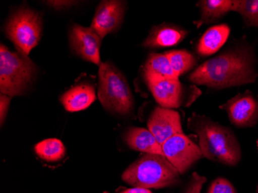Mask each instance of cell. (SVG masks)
<instances>
[{
  "label": "cell",
  "instance_id": "6da1fadb",
  "mask_svg": "<svg viewBox=\"0 0 258 193\" xmlns=\"http://www.w3.org/2000/svg\"><path fill=\"white\" fill-rule=\"evenodd\" d=\"M253 46L240 42L207 59L189 76V81L216 90L254 83L257 78Z\"/></svg>",
  "mask_w": 258,
  "mask_h": 193
},
{
  "label": "cell",
  "instance_id": "7a4b0ae2",
  "mask_svg": "<svg viewBox=\"0 0 258 193\" xmlns=\"http://www.w3.org/2000/svg\"><path fill=\"white\" fill-rule=\"evenodd\" d=\"M188 128L198 136L203 156L209 160L229 166H234L240 162L241 148L229 127L207 116L194 113L188 120Z\"/></svg>",
  "mask_w": 258,
  "mask_h": 193
},
{
  "label": "cell",
  "instance_id": "3957f363",
  "mask_svg": "<svg viewBox=\"0 0 258 193\" xmlns=\"http://www.w3.org/2000/svg\"><path fill=\"white\" fill-rule=\"evenodd\" d=\"M180 175L166 157L145 154L128 166L121 178L132 186L149 189L181 185Z\"/></svg>",
  "mask_w": 258,
  "mask_h": 193
},
{
  "label": "cell",
  "instance_id": "277c9868",
  "mask_svg": "<svg viewBox=\"0 0 258 193\" xmlns=\"http://www.w3.org/2000/svg\"><path fill=\"white\" fill-rule=\"evenodd\" d=\"M98 99L105 109L127 115L134 109L135 100L128 83L111 62L101 63L98 71Z\"/></svg>",
  "mask_w": 258,
  "mask_h": 193
},
{
  "label": "cell",
  "instance_id": "5b68a950",
  "mask_svg": "<svg viewBox=\"0 0 258 193\" xmlns=\"http://www.w3.org/2000/svg\"><path fill=\"white\" fill-rule=\"evenodd\" d=\"M37 68L27 55L0 46V91L10 97L23 95L34 78Z\"/></svg>",
  "mask_w": 258,
  "mask_h": 193
},
{
  "label": "cell",
  "instance_id": "8992f818",
  "mask_svg": "<svg viewBox=\"0 0 258 193\" xmlns=\"http://www.w3.org/2000/svg\"><path fill=\"white\" fill-rule=\"evenodd\" d=\"M5 32L18 52L28 56L41 39V16L30 9H19L9 19Z\"/></svg>",
  "mask_w": 258,
  "mask_h": 193
},
{
  "label": "cell",
  "instance_id": "52a82bcc",
  "mask_svg": "<svg viewBox=\"0 0 258 193\" xmlns=\"http://www.w3.org/2000/svg\"><path fill=\"white\" fill-rule=\"evenodd\" d=\"M164 156L181 175L185 173L203 157L200 146L185 135L172 136L162 146Z\"/></svg>",
  "mask_w": 258,
  "mask_h": 193
},
{
  "label": "cell",
  "instance_id": "ba28073f",
  "mask_svg": "<svg viewBox=\"0 0 258 193\" xmlns=\"http://www.w3.org/2000/svg\"><path fill=\"white\" fill-rule=\"evenodd\" d=\"M227 111L230 122L237 127H253L258 121V101L253 93H240L220 106Z\"/></svg>",
  "mask_w": 258,
  "mask_h": 193
},
{
  "label": "cell",
  "instance_id": "9c48e42d",
  "mask_svg": "<svg viewBox=\"0 0 258 193\" xmlns=\"http://www.w3.org/2000/svg\"><path fill=\"white\" fill-rule=\"evenodd\" d=\"M101 40L99 35L91 27L75 24L70 30L69 41L72 50L82 59L101 66L100 48Z\"/></svg>",
  "mask_w": 258,
  "mask_h": 193
},
{
  "label": "cell",
  "instance_id": "30bf717a",
  "mask_svg": "<svg viewBox=\"0 0 258 193\" xmlns=\"http://www.w3.org/2000/svg\"><path fill=\"white\" fill-rule=\"evenodd\" d=\"M125 9V2L123 1H102L95 12L91 28L97 32L101 39L109 33H114L121 27Z\"/></svg>",
  "mask_w": 258,
  "mask_h": 193
},
{
  "label": "cell",
  "instance_id": "8fae6325",
  "mask_svg": "<svg viewBox=\"0 0 258 193\" xmlns=\"http://www.w3.org/2000/svg\"><path fill=\"white\" fill-rule=\"evenodd\" d=\"M147 125L161 146L172 136L183 134L180 115L177 111L169 108H155L148 120Z\"/></svg>",
  "mask_w": 258,
  "mask_h": 193
},
{
  "label": "cell",
  "instance_id": "7c38bea8",
  "mask_svg": "<svg viewBox=\"0 0 258 193\" xmlns=\"http://www.w3.org/2000/svg\"><path fill=\"white\" fill-rule=\"evenodd\" d=\"M146 84L160 107L169 109L182 105L188 93L177 78L156 80Z\"/></svg>",
  "mask_w": 258,
  "mask_h": 193
},
{
  "label": "cell",
  "instance_id": "4fadbf2b",
  "mask_svg": "<svg viewBox=\"0 0 258 193\" xmlns=\"http://www.w3.org/2000/svg\"><path fill=\"white\" fill-rule=\"evenodd\" d=\"M188 35L185 29L173 24L163 23L153 27L143 46L147 48L168 47L180 43Z\"/></svg>",
  "mask_w": 258,
  "mask_h": 193
},
{
  "label": "cell",
  "instance_id": "5bb4252c",
  "mask_svg": "<svg viewBox=\"0 0 258 193\" xmlns=\"http://www.w3.org/2000/svg\"><path fill=\"white\" fill-rule=\"evenodd\" d=\"M60 100L65 109L70 112L83 111L96 100L95 89L87 83L78 84L62 94Z\"/></svg>",
  "mask_w": 258,
  "mask_h": 193
},
{
  "label": "cell",
  "instance_id": "9a60e30c",
  "mask_svg": "<svg viewBox=\"0 0 258 193\" xmlns=\"http://www.w3.org/2000/svg\"><path fill=\"white\" fill-rule=\"evenodd\" d=\"M124 141L133 150L164 156L162 146L149 129L130 127L124 133Z\"/></svg>",
  "mask_w": 258,
  "mask_h": 193
},
{
  "label": "cell",
  "instance_id": "2e32d148",
  "mask_svg": "<svg viewBox=\"0 0 258 193\" xmlns=\"http://www.w3.org/2000/svg\"><path fill=\"white\" fill-rule=\"evenodd\" d=\"M230 27L220 24L210 27L199 40L197 52L200 56H207L217 53L225 44L230 36Z\"/></svg>",
  "mask_w": 258,
  "mask_h": 193
},
{
  "label": "cell",
  "instance_id": "e0dca14e",
  "mask_svg": "<svg viewBox=\"0 0 258 193\" xmlns=\"http://www.w3.org/2000/svg\"><path fill=\"white\" fill-rule=\"evenodd\" d=\"M234 0H202L197 6L201 11V18L194 22L197 28L204 24L217 22L229 12L233 11Z\"/></svg>",
  "mask_w": 258,
  "mask_h": 193
},
{
  "label": "cell",
  "instance_id": "ac0fdd59",
  "mask_svg": "<svg viewBox=\"0 0 258 193\" xmlns=\"http://www.w3.org/2000/svg\"><path fill=\"white\" fill-rule=\"evenodd\" d=\"M143 73L146 83L165 78H176L165 53H150L145 63Z\"/></svg>",
  "mask_w": 258,
  "mask_h": 193
},
{
  "label": "cell",
  "instance_id": "d6986e66",
  "mask_svg": "<svg viewBox=\"0 0 258 193\" xmlns=\"http://www.w3.org/2000/svg\"><path fill=\"white\" fill-rule=\"evenodd\" d=\"M165 54L169 59L172 71L176 78H179L181 75L189 72L197 66V58L188 50H170L166 52Z\"/></svg>",
  "mask_w": 258,
  "mask_h": 193
},
{
  "label": "cell",
  "instance_id": "ffe728a7",
  "mask_svg": "<svg viewBox=\"0 0 258 193\" xmlns=\"http://www.w3.org/2000/svg\"><path fill=\"white\" fill-rule=\"evenodd\" d=\"M35 152L46 162L61 160L66 155V149L61 141L56 139H45L35 146Z\"/></svg>",
  "mask_w": 258,
  "mask_h": 193
},
{
  "label": "cell",
  "instance_id": "44dd1931",
  "mask_svg": "<svg viewBox=\"0 0 258 193\" xmlns=\"http://www.w3.org/2000/svg\"><path fill=\"white\" fill-rule=\"evenodd\" d=\"M233 11L241 16L246 27L258 28V0H234Z\"/></svg>",
  "mask_w": 258,
  "mask_h": 193
},
{
  "label": "cell",
  "instance_id": "7402d4cb",
  "mask_svg": "<svg viewBox=\"0 0 258 193\" xmlns=\"http://www.w3.org/2000/svg\"><path fill=\"white\" fill-rule=\"evenodd\" d=\"M207 193H237L235 188L229 180L217 178L210 184Z\"/></svg>",
  "mask_w": 258,
  "mask_h": 193
},
{
  "label": "cell",
  "instance_id": "603a6c76",
  "mask_svg": "<svg viewBox=\"0 0 258 193\" xmlns=\"http://www.w3.org/2000/svg\"><path fill=\"white\" fill-rule=\"evenodd\" d=\"M10 101H11V97L6 95V94H1V96H0V120H1V125L4 124V120L7 117Z\"/></svg>",
  "mask_w": 258,
  "mask_h": 193
},
{
  "label": "cell",
  "instance_id": "cb8c5ba5",
  "mask_svg": "<svg viewBox=\"0 0 258 193\" xmlns=\"http://www.w3.org/2000/svg\"><path fill=\"white\" fill-rule=\"evenodd\" d=\"M46 3L56 10H62V9L72 7L76 2L75 1H48Z\"/></svg>",
  "mask_w": 258,
  "mask_h": 193
},
{
  "label": "cell",
  "instance_id": "d4e9b609",
  "mask_svg": "<svg viewBox=\"0 0 258 193\" xmlns=\"http://www.w3.org/2000/svg\"><path fill=\"white\" fill-rule=\"evenodd\" d=\"M116 193H152L150 190L143 188H121Z\"/></svg>",
  "mask_w": 258,
  "mask_h": 193
},
{
  "label": "cell",
  "instance_id": "484cf974",
  "mask_svg": "<svg viewBox=\"0 0 258 193\" xmlns=\"http://www.w3.org/2000/svg\"><path fill=\"white\" fill-rule=\"evenodd\" d=\"M256 193H258V185H257V189H256Z\"/></svg>",
  "mask_w": 258,
  "mask_h": 193
},
{
  "label": "cell",
  "instance_id": "4316f807",
  "mask_svg": "<svg viewBox=\"0 0 258 193\" xmlns=\"http://www.w3.org/2000/svg\"><path fill=\"white\" fill-rule=\"evenodd\" d=\"M257 147H258V142H257Z\"/></svg>",
  "mask_w": 258,
  "mask_h": 193
}]
</instances>
